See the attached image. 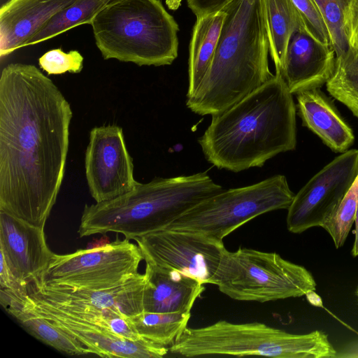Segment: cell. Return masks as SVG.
<instances>
[{
	"mask_svg": "<svg viewBox=\"0 0 358 358\" xmlns=\"http://www.w3.org/2000/svg\"><path fill=\"white\" fill-rule=\"evenodd\" d=\"M26 301L37 313L82 343L90 354L103 357L161 358L168 353L166 346L145 338L129 340L83 324L29 294Z\"/></svg>",
	"mask_w": 358,
	"mask_h": 358,
	"instance_id": "15",
	"label": "cell"
},
{
	"mask_svg": "<svg viewBox=\"0 0 358 358\" xmlns=\"http://www.w3.org/2000/svg\"><path fill=\"white\" fill-rule=\"evenodd\" d=\"M143 259L138 245L126 238H116L91 249L66 255L54 253L45 271L34 282L80 289L110 288L136 275Z\"/></svg>",
	"mask_w": 358,
	"mask_h": 358,
	"instance_id": "9",
	"label": "cell"
},
{
	"mask_svg": "<svg viewBox=\"0 0 358 358\" xmlns=\"http://www.w3.org/2000/svg\"><path fill=\"white\" fill-rule=\"evenodd\" d=\"M301 15L308 33L319 42L331 45L329 34L315 0H292Z\"/></svg>",
	"mask_w": 358,
	"mask_h": 358,
	"instance_id": "29",
	"label": "cell"
},
{
	"mask_svg": "<svg viewBox=\"0 0 358 358\" xmlns=\"http://www.w3.org/2000/svg\"><path fill=\"white\" fill-rule=\"evenodd\" d=\"M326 85L329 94L358 117V50L349 48L336 57L334 72Z\"/></svg>",
	"mask_w": 358,
	"mask_h": 358,
	"instance_id": "25",
	"label": "cell"
},
{
	"mask_svg": "<svg viewBox=\"0 0 358 358\" xmlns=\"http://www.w3.org/2000/svg\"><path fill=\"white\" fill-rule=\"evenodd\" d=\"M345 29L350 48L358 50V0H350L345 15Z\"/></svg>",
	"mask_w": 358,
	"mask_h": 358,
	"instance_id": "31",
	"label": "cell"
},
{
	"mask_svg": "<svg viewBox=\"0 0 358 358\" xmlns=\"http://www.w3.org/2000/svg\"><path fill=\"white\" fill-rule=\"evenodd\" d=\"M90 25L105 59L159 66L178 57V25L159 0L115 1Z\"/></svg>",
	"mask_w": 358,
	"mask_h": 358,
	"instance_id": "5",
	"label": "cell"
},
{
	"mask_svg": "<svg viewBox=\"0 0 358 358\" xmlns=\"http://www.w3.org/2000/svg\"><path fill=\"white\" fill-rule=\"evenodd\" d=\"M84 58L78 50L64 52L60 48L45 52L39 59L41 69L48 75H59L66 72L78 73L83 68Z\"/></svg>",
	"mask_w": 358,
	"mask_h": 358,
	"instance_id": "28",
	"label": "cell"
},
{
	"mask_svg": "<svg viewBox=\"0 0 358 358\" xmlns=\"http://www.w3.org/2000/svg\"><path fill=\"white\" fill-rule=\"evenodd\" d=\"M169 351L185 357L206 355H258L278 358H330L337 352L324 332L293 334L260 322L220 320L199 327H187Z\"/></svg>",
	"mask_w": 358,
	"mask_h": 358,
	"instance_id": "6",
	"label": "cell"
},
{
	"mask_svg": "<svg viewBox=\"0 0 358 358\" xmlns=\"http://www.w3.org/2000/svg\"><path fill=\"white\" fill-rule=\"evenodd\" d=\"M294 195L286 177L275 175L250 185L224 189L191 208L164 229L200 233L222 241L259 215L288 209Z\"/></svg>",
	"mask_w": 358,
	"mask_h": 358,
	"instance_id": "8",
	"label": "cell"
},
{
	"mask_svg": "<svg viewBox=\"0 0 358 358\" xmlns=\"http://www.w3.org/2000/svg\"><path fill=\"white\" fill-rule=\"evenodd\" d=\"M0 252L13 273L29 286L48 266L53 252L44 229L0 210Z\"/></svg>",
	"mask_w": 358,
	"mask_h": 358,
	"instance_id": "14",
	"label": "cell"
},
{
	"mask_svg": "<svg viewBox=\"0 0 358 358\" xmlns=\"http://www.w3.org/2000/svg\"><path fill=\"white\" fill-rule=\"evenodd\" d=\"M27 296L17 295L6 289H0L1 306L32 336L68 355L90 354L87 348L78 339L34 310L26 301Z\"/></svg>",
	"mask_w": 358,
	"mask_h": 358,
	"instance_id": "20",
	"label": "cell"
},
{
	"mask_svg": "<svg viewBox=\"0 0 358 358\" xmlns=\"http://www.w3.org/2000/svg\"><path fill=\"white\" fill-rule=\"evenodd\" d=\"M85 169L90 192L97 203L124 194L138 183L134 178L133 159L127 148L123 130L117 125L91 129Z\"/></svg>",
	"mask_w": 358,
	"mask_h": 358,
	"instance_id": "13",
	"label": "cell"
},
{
	"mask_svg": "<svg viewBox=\"0 0 358 358\" xmlns=\"http://www.w3.org/2000/svg\"><path fill=\"white\" fill-rule=\"evenodd\" d=\"M190 316V313H153L143 310L129 317V320L141 337L156 344L167 346L172 345L187 327Z\"/></svg>",
	"mask_w": 358,
	"mask_h": 358,
	"instance_id": "23",
	"label": "cell"
},
{
	"mask_svg": "<svg viewBox=\"0 0 358 358\" xmlns=\"http://www.w3.org/2000/svg\"><path fill=\"white\" fill-rule=\"evenodd\" d=\"M145 263L178 271L201 283L216 285L227 250L200 233L163 229L134 239Z\"/></svg>",
	"mask_w": 358,
	"mask_h": 358,
	"instance_id": "11",
	"label": "cell"
},
{
	"mask_svg": "<svg viewBox=\"0 0 358 358\" xmlns=\"http://www.w3.org/2000/svg\"><path fill=\"white\" fill-rule=\"evenodd\" d=\"M328 29L336 57L349 49L345 15L350 0H315Z\"/></svg>",
	"mask_w": 358,
	"mask_h": 358,
	"instance_id": "26",
	"label": "cell"
},
{
	"mask_svg": "<svg viewBox=\"0 0 358 358\" xmlns=\"http://www.w3.org/2000/svg\"><path fill=\"white\" fill-rule=\"evenodd\" d=\"M296 95V108L303 125L316 134L333 151H347L353 144L355 136L330 100L319 88L303 90Z\"/></svg>",
	"mask_w": 358,
	"mask_h": 358,
	"instance_id": "19",
	"label": "cell"
},
{
	"mask_svg": "<svg viewBox=\"0 0 358 358\" xmlns=\"http://www.w3.org/2000/svg\"><path fill=\"white\" fill-rule=\"evenodd\" d=\"M0 286L19 296H27L29 294L28 287L22 283L13 273L8 267L3 256L1 255Z\"/></svg>",
	"mask_w": 358,
	"mask_h": 358,
	"instance_id": "30",
	"label": "cell"
},
{
	"mask_svg": "<svg viewBox=\"0 0 358 358\" xmlns=\"http://www.w3.org/2000/svg\"><path fill=\"white\" fill-rule=\"evenodd\" d=\"M215 285L233 299L261 303L300 297L316 289L305 267L275 252L246 248L226 252Z\"/></svg>",
	"mask_w": 358,
	"mask_h": 358,
	"instance_id": "7",
	"label": "cell"
},
{
	"mask_svg": "<svg viewBox=\"0 0 358 358\" xmlns=\"http://www.w3.org/2000/svg\"><path fill=\"white\" fill-rule=\"evenodd\" d=\"M357 297H358V287H357Z\"/></svg>",
	"mask_w": 358,
	"mask_h": 358,
	"instance_id": "34",
	"label": "cell"
},
{
	"mask_svg": "<svg viewBox=\"0 0 358 358\" xmlns=\"http://www.w3.org/2000/svg\"><path fill=\"white\" fill-rule=\"evenodd\" d=\"M355 241L353 243V247L352 249V255L355 257L358 256V205L357 207L356 214H355Z\"/></svg>",
	"mask_w": 358,
	"mask_h": 358,
	"instance_id": "33",
	"label": "cell"
},
{
	"mask_svg": "<svg viewBox=\"0 0 358 358\" xmlns=\"http://www.w3.org/2000/svg\"><path fill=\"white\" fill-rule=\"evenodd\" d=\"M262 2L269 54L275 65V74H280L292 36L296 31L308 30L292 0H262Z\"/></svg>",
	"mask_w": 358,
	"mask_h": 358,
	"instance_id": "22",
	"label": "cell"
},
{
	"mask_svg": "<svg viewBox=\"0 0 358 358\" xmlns=\"http://www.w3.org/2000/svg\"><path fill=\"white\" fill-rule=\"evenodd\" d=\"M233 0H187V6L196 17L222 10Z\"/></svg>",
	"mask_w": 358,
	"mask_h": 358,
	"instance_id": "32",
	"label": "cell"
},
{
	"mask_svg": "<svg viewBox=\"0 0 358 358\" xmlns=\"http://www.w3.org/2000/svg\"><path fill=\"white\" fill-rule=\"evenodd\" d=\"M296 108L280 75L212 120L199 144L206 160L220 169L240 172L261 167L296 145Z\"/></svg>",
	"mask_w": 358,
	"mask_h": 358,
	"instance_id": "2",
	"label": "cell"
},
{
	"mask_svg": "<svg viewBox=\"0 0 358 358\" xmlns=\"http://www.w3.org/2000/svg\"><path fill=\"white\" fill-rule=\"evenodd\" d=\"M224 17L225 12L223 10L196 17L189 43L187 98L195 94L209 71Z\"/></svg>",
	"mask_w": 358,
	"mask_h": 358,
	"instance_id": "21",
	"label": "cell"
},
{
	"mask_svg": "<svg viewBox=\"0 0 358 358\" xmlns=\"http://www.w3.org/2000/svg\"><path fill=\"white\" fill-rule=\"evenodd\" d=\"M77 0H8L0 8V56L24 47L53 15Z\"/></svg>",
	"mask_w": 358,
	"mask_h": 358,
	"instance_id": "17",
	"label": "cell"
},
{
	"mask_svg": "<svg viewBox=\"0 0 358 358\" xmlns=\"http://www.w3.org/2000/svg\"><path fill=\"white\" fill-rule=\"evenodd\" d=\"M143 310L153 313H190L205 290L203 284L182 273L146 263Z\"/></svg>",
	"mask_w": 358,
	"mask_h": 358,
	"instance_id": "18",
	"label": "cell"
},
{
	"mask_svg": "<svg viewBox=\"0 0 358 358\" xmlns=\"http://www.w3.org/2000/svg\"><path fill=\"white\" fill-rule=\"evenodd\" d=\"M71 106L31 64L13 63L0 77V210L45 227L62 184Z\"/></svg>",
	"mask_w": 358,
	"mask_h": 358,
	"instance_id": "1",
	"label": "cell"
},
{
	"mask_svg": "<svg viewBox=\"0 0 358 358\" xmlns=\"http://www.w3.org/2000/svg\"><path fill=\"white\" fill-rule=\"evenodd\" d=\"M358 176V150L344 152L312 177L288 208L287 228L301 234L322 227L341 204Z\"/></svg>",
	"mask_w": 358,
	"mask_h": 358,
	"instance_id": "12",
	"label": "cell"
},
{
	"mask_svg": "<svg viewBox=\"0 0 358 358\" xmlns=\"http://www.w3.org/2000/svg\"><path fill=\"white\" fill-rule=\"evenodd\" d=\"M117 0H77L53 15L25 43L36 45L50 39L78 25L91 23L105 6Z\"/></svg>",
	"mask_w": 358,
	"mask_h": 358,
	"instance_id": "24",
	"label": "cell"
},
{
	"mask_svg": "<svg viewBox=\"0 0 358 358\" xmlns=\"http://www.w3.org/2000/svg\"><path fill=\"white\" fill-rule=\"evenodd\" d=\"M358 205V176L339 206L322 225L331 237L336 248H341L355 222Z\"/></svg>",
	"mask_w": 358,
	"mask_h": 358,
	"instance_id": "27",
	"label": "cell"
},
{
	"mask_svg": "<svg viewBox=\"0 0 358 358\" xmlns=\"http://www.w3.org/2000/svg\"><path fill=\"white\" fill-rule=\"evenodd\" d=\"M336 53L331 45L323 44L307 31L292 36L280 74L290 92L319 88L331 78Z\"/></svg>",
	"mask_w": 358,
	"mask_h": 358,
	"instance_id": "16",
	"label": "cell"
},
{
	"mask_svg": "<svg viewBox=\"0 0 358 358\" xmlns=\"http://www.w3.org/2000/svg\"><path fill=\"white\" fill-rule=\"evenodd\" d=\"M223 190L207 171L155 178L113 199L86 204L78 232L81 238L115 232L134 240L166 229L191 208Z\"/></svg>",
	"mask_w": 358,
	"mask_h": 358,
	"instance_id": "4",
	"label": "cell"
},
{
	"mask_svg": "<svg viewBox=\"0 0 358 358\" xmlns=\"http://www.w3.org/2000/svg\"><path fill=\"white\" fill-rule=\"evenodd\" d=\"M211 66L186 105L199 115H217L260 87L275 74L268 66L269 43L262 0H233Z\"/></svg>",
	"mask_w": 358,
	"mask_h": 358,
	"instance_id": "3",
	"label": "cell"
},
{
	"mask_svg": "<svg viewBox=\"0 0 358 358\" xmlns=\"http://www.w3.org/2000/svg\"><path fill=\"white\" fill-rule=\"evenodd\" d=\"M145 274L110 288L73 289L34 282L28 287L31 298L54 307L86 326L107 331L108 318L130 317L143 311Z\"/></svg>",
	"mask_w": 358,
	"mask_h": 358,
	"instance_id": "10",
	"label": "cell"
}]
</instances>
